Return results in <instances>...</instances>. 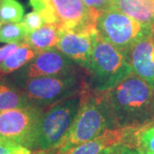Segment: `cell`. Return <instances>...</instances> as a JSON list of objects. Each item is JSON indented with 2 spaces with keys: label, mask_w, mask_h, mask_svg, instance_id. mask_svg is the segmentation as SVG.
Segmentation results:
<instances>
[{
  "label": "cell",
  "mask_w": 154,
  "mask_h": 154,
  "mask_svg": "<svg viewBox=\"0 0 154 154\" xmlns=\"http://www.w3.org/2000/svg\"><path fill=\"white\" fill-rule=\"evenodd\" d=\"M101 95L113 128H139L153 120L154 89L134 73Z\"/></svg>",
  "instance_id": "cell-1"
},
{
  "label": "cell",
  "mask_w": 154,
  "mask_h": 154,
  "mask_svg": "<svg viewBox=\"0 0 154 154\" xmlns=\"http://www.w3.org/2000/svg\"><path fill=\"white\" fill-rule=\"evenodd\" d=\"M113 128L101 93L88 86L81 91V107L73 125L57 148L56 154H69L77 146Z\"/></svg>",
  "instance_id": "cell-2"
},
{
  "label": "cell",
  "mask_w": 154,
  "mask_h": 154,
  "mask_svg": "<svg viewBox=\"0 0 154 154\" xmlns=\"http://www.w3.org/2000/svg\"><path fill=\"white\" fill-rule=\"evenodd\" d=\"M85 68L90 77L88 87L99 93L113 88L133 73L127 56L99 35Z\"/></svg>",
  "instance_id": "cell-3"
},
{
  "label": "cell",
  "mask_w": 154,
  "mask_h": 154,
  "mask_svg": "<svg viewBox=\"0 0 154 154\" xmlns=\"http://www.w3.org/2000/svg\"><path fill=\"white\" fill-rule=\"evenodd\" d=\"M81 107V93L55 103L39 117L33 150L57 149L73 125Z\"/></svg>",
  "instance_id": "cell-4"
},
{
  "label": "cell",
  "mask_w": 154,
  "mask_h": 154,
  "mask_svg": "<svg viewBox=\"0 0 154 154\" xmlns=\"http://www.w3.org/2000/svg\"><path fill=\"white\" fill-rule=\"evenodd\" d=\"M47 24L60 29L95 33L99 13L88 9L82 0H29Z\"/></svg>",
  "instance_id": "cell-5"
},
{
  "label": "cell",
  "mask_w": 154,
  "mask_h": 154,
  "mask_svg": "<svg viewBox=\"0 0 154 154\" xmlns=\"http://www.w3.org/2000/svg\"><path fill=\"white\" fill-rule=\"evenodd\" d=\"M33 106L51 105L80 94L82 85L75 72L28 79H14L12 83Z\"/></svg>",
  "instance_id": "cell-6"
},
{
  "label": "cell",
  "mask_w": 154,
  "mask_h": 154,
  "mask_svg": "<svg viewBox=\"0 0 154 154\" xmlns=\"http://www.w3.org/2000/svg\"><path fill=\"white\" fill-rule=\"evenodd\" d=\"M96 30L100 38L128 55L131 46L145 34L152 33V28L128 16L118 8L99 14Z\"/></svg>",
  "instance_id": "cell-7"
},
{
  "label": "cell",
  "mask_w": 154,
  "mask_h": 154,
  "mask_svg": "<svg viewBox=\"0 0 154 154\" xmlns=\"http://www.w3.org/2000/svg\"><path fill=\"white\" fill-rule=\"evenodd\" d=\"M42 107L29 106L0 111V140L33 150Z\"/></svg>",
  "instance_id": "cell-8"
},
{
  "label": "cell",
  "mask_w": 154,
  "mask_h": 154,
  "mask_svg": "<svg viewBox=\"0 0 154 154\" xmlns=\"http://www.w3.org/2000/svg\"><path fill=\"white\" fill-rule=\"evenodd\" d=\"M74 62L61 53L58 50H46L38 52L28 64L16 71L14 79L52 76L73 73Z\"/></svg>",
  "instance_id": "cell-9"
},
{
  "label": "cell",
  "mask_w": 154,
  "mask_h": 154,
  "mask_svg": "<svg viewBox=\"0 0 154 154\" xmlns=\"http://www.w3.org/2000/svg\"><path fill=\"white\" fill-rule=\"evenodd\" d=\"M97 35V32L88 33L73 29H60L56 49L73 62L85 67L89 61Z\"/></svg>",
  "instance_id": "cell-10"
},
{
  "label": "cell",
  "mask_w": 154,
  "mask_h": 154,
  "mask_svg": "<svg viewBox=\"0 0 154 154\" xmlns=\"http://www.w3.org/2000/svg\"><path fill=\"white\" fill-rule=\"evenodd\" d=\"M133 73L154 89V36L143 35L131 46L127 55Z\"/></svg>",
  "instance_id": "cell-11"
},
{
  "label": "cell",
  "mask_w": 154,
  "mask_h": 154,
  "mask_svg": "<svg viewBox=\"0 0 154 154\" xmlns=\"http://www.w3.org/2000/svg\"><path fill=\"white\" fill-rule=\"evenodd\" d=\"M138 128H113L77 146L69 154H99L103 150L120 143H128V139L137 131Z\"/></svg>",
  "instance_id": "cell-12"
},
{
  "label": "cell",
  "mask_w": 154,
  "mask_h": 154,
  "mask_svg": "<svg viewBox=\"0 0 154 154\" xmlns=\"http://www.w3.org/2000/svg\"><path fill=\"white\" fill-rule=\"evenodd\" d=\"M60 28L54 24L45 23L35 31L28 33L25 42L36 51L54 49L59 38Z\"/></svg>",
  "instance_id": "cell-13"
},
{
  "label": "cell",
  "mask_w": 154,
  "mask_h": 154,
  "mask_svg": "<svg viewBox=\"0 0 154 154\" xmlns=\"http://www.w3.org/2000/svg\"><path fill=\"white\" fill-rule=\"evenodd\" d=\"M38 53L25 41L20 43L17 49L14 50L0 64V78L19 70L33 60Z\"/></svg>",
  "instance_id": "cell-14"
},
{
  "label": "cell",
  "mask_w": 154,
  "mask_h": 154,
  "mask_svg": "<svg viewBox=\"0 0 154 154\" xmlns=\"http://www.w3.org/2000/svg\"><path fill=\"white\" fill-rule=\"evenodd\" d=\"M33 106L13 84L0 81V111Z\"/></svg>",
  "instance_id": "cell-15"
},
{
  "label": "cell",
  "mask_w": 154,
  "mask_h": 154,
  "mask_svg": "<svg viewBox=\"0 0 154 154\" xmlns=\"http://www.w3.org/2000/svg\"><path fill=\"white\" fill-rule=\"evenodd\" d=\"M28 33V29L22 22L1 24L0 43L20 44L25 40Z\"/></svg>",
  "instance_id": "cell-16"
},
{
  "label": "cell",
  "mask_w": 154,
  "mask_h": 154,
  "mask_svg": "<svg viewBox=\"0 0 154 154\" xmlns=\"http://www.w3.org/2000/svg\"><path fill=\"white\" fill-rule=\"evenodd\" d=\"M24 17V8L17 0H0V22H21Z\"/></svg>",
  "instance_id": "cell-17"
},
{
  "label": "cell",
  "mask_w": 154,
  "mask_h": 154,
  "mask_svg": "<svg viewBox=\"0 0 154 154\" xmlns=\"http://www.w3.org/2000/svg\"><path fill=\"white\" fill-rule=\"evenodd\" d=\"M135 147L141 154H154V124L143 126L134 134Z\"/></svg>",
  "instance_id": "cell-18"
},
{
  "label": "cell",
  "mask_w": 154,
  "mask_h": 154,
  "mask_svg": "<svg viewBox=\"0 0 154 154\" xmlns=\"http://www.w3.org/2000/svg\"><path fill=\"white\" fill-rule=\"evenodd\" d=\"M82 1L88 9L99 13V15L106 11L118 8V3H119V0H82Z\"/></svg>",
  "instance_id": "cell-19"
},
{
  "label": "cell",
  "mask_w": 154,
  "mask_h": 154,
  "mask_svg": "<svg viewBox=\"0 0 154 154\" xmlns=\"http://www.w3.org/2000/svg\"><path fill=\"white\" fill-rule=\"evenodd\" d=\"M22 22L28 29V33L37 30L45 24L42 16L35 11L25 15L22 18Z\"/></svg>",
  "instance_id": "cell-20"
},
{
  "label": "cell",
  "mask_w": 154,
  "mask_h": 154,
  "mask_svg": "<svg viewBox=\"0 0 154 154\" xmlns=\"http://www.w3.org/2000/svg\"><path fill=\"white\" fill-rule=\"evenodd\" d=\"M0 154H32V151L20 144L0 140Z\"/></svg>",
  "instance_id": "cell-21"
},
{
  "label": "cell",
  "mask_w": 154,
  "mask_h": 154,
  "mask_svg": "<svg viewBox=\"0 0 154 154\" xmlns=\"http://www.w3.org/2000/svg\"><path fill=\"white\" fill-rule=\"evenodd\" d=\"M19 44H6L0 47V64L5 60V58L14 50L17 49Z\"/></svg>",
  "instance_id": "cell-22"
},
{
  "label": "cell",
  "mask_w": 154,
  "mask_h": 154,
  "mask_svg": "<svg viewBox=\"0 0 154 154\" xmlns=\"http://www.w3.org/2000/svg\"><path fill=\"white\" fill-rule=\"evenodd\" d=\"M130 143H120L111 146L108 148L103 150L99 154H121V152L123 151V149L126 147V146L129 145Z\"/></svg>",
  "instance_id": "cell-23"
},
{
  "label": "cell",
  "mask_w": 154,
  "mask_h": 154,
  "mask_svg": "<svg viewBox=\"0 0 154 154\" xmlns=\"http://www.w3.org/2000/svg\"><path fill=\"white\" fill-rule=\"evenodd\" d=\"M121 154H141L136 147H134L132 146L131 144L126 146V147L123 149V151L122 152Z\"/></svg>",
  "instance_id": "cell-24"
},
{
  "label": "cell",
  "mask_w": 154,
  "mask_h": 154,
  "mask_svg": "<svg viewBox=\"0 0 154 154\" xmlns=\"http://www.w3.org/2000/svg\"><path fill=\"white\" fill-rule=\"evenodd\" d=\"M57 149H50V150H39V151H34L32 154H56Z\"/></svg>",
  "instance_id": "cell-25"
},
{
  "label": "cell",
  "mask_w": 154,
  "mask_h": 154,
  "mask_svg": "<svg viewBox=\"0 0 154 154\" xmlns=\"http://www.w3.org/2000/svg\"><path fill=\"white\" fill-rule=\"evenodd\" d=\"M152 116H153V119H154V98H153V101H152Z\"/></svg>",
  "instance_id": "cell-26"
},
{
  "label": "cell",
  "mask_w": 154,
  "mask_h": 154,
  "mask_svg": "<svg viewBox=\"0 0 154 154\" xmlns=\"http://www.w3.org/2000/svg\"><path fill=\"white\" fill-rule=\"evenodd\" d=\"M152 35L154 36V24L152 26Z\"/></svg>",
  "instance_id": "cell-27"
},
{
  "label": "cell",
  "mask_w": 154,
  "mask_h": 154,
  "mask_svg": "<svg viewBox=\"0 0 154 154\" xmlns=\"http://www.w3.org/2000/svg\"><path fill=\"white\" fill-rule=\"evenodd\" d=\"M0 26H1V22H0Z\"/></svg>",
  "instance_id": "cell-28"
}]
</instances>
